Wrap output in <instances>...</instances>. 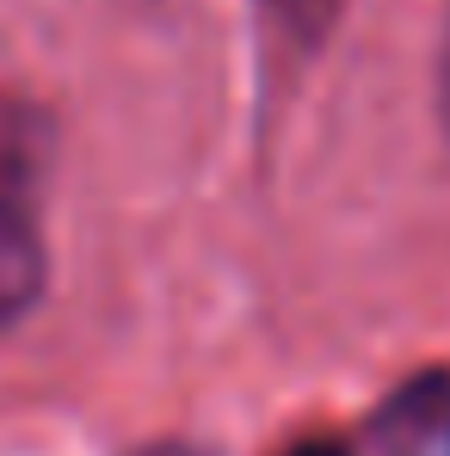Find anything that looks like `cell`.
Returning a JSON list of instances; mask_svg holds the SVG:
<instances>
[{
  "label": "cell",
  "mask_w": 450,
  "mask_h": 456,
  "mask_svg": "<svg viewBox=\"0 0 450 456\" xmlns=\"http://www.w3.org/2000/svg\"><path fill=\"white\" fill-rule=\"evenodd\" d=\"M44 111L0 93V321H19L44 290Z\"/></svg>",
  "instance_id": "cell-1"
},
{
  "label": "cell",
  "mask_w": 450,
  "mask_h": 456,
  "mask_svg": "<svg viewBox=\"0 0 450 456\" xmlns=\"http://www.w3.org/2000/svg\"><path fill=\"white\" fill-rule=\"evenodd\" d=\"M450 407V382L445 377H426L420 388H401L395 401H389V413H382V444L401 456V451H420L426 438H432V419Z\"/></svg>",
  "instance_id": "cell-2"
},
{
  "label": "cell",
  "mask_w": 450,
  "mask_h": 456,
  "mask_svg": "<svg viewBox=\"0 0 450 456\" xmlns=\"http://www.w3.org/2000/svg\"><path fill=\"white\" fill-rule=\"evenodd\" d=\"M259 6H266L272 31H278L284 44H297V50H321L327 31H333L340 12H346V0H259Z\"/></svg>",
  "instance_id": "cell-3"
},
{
  "label": "cell",
  "mask_w": 450,
  "mask_h": 456,
  "mask_svg": "<svg viewBox=\"0 0 450 456\" xmlns=\"http://www.w3.org/2000/svg\"><path fill=\"white\" fill-rule=\"evenodd\" d=\"M284 456H352L340 438H302V444H290Z\"/></svg>",
  "instance_id": "cell-4"
},
{
  "label": "cell",
  "mask_w": 450,
  "mask_h": 456,
  "mask_svg": "<svg viewBox=\"0 0 450 456\" xmlns=\"http://www.w3.org/2000/svg\"><path fill=\"white\" fill-rule=\"evenodd\" d=\"M438 111H445V130H450V25H445V62H438Z\"/></svg>",
  "instance_id": "cell-5"
}]
</instances>
